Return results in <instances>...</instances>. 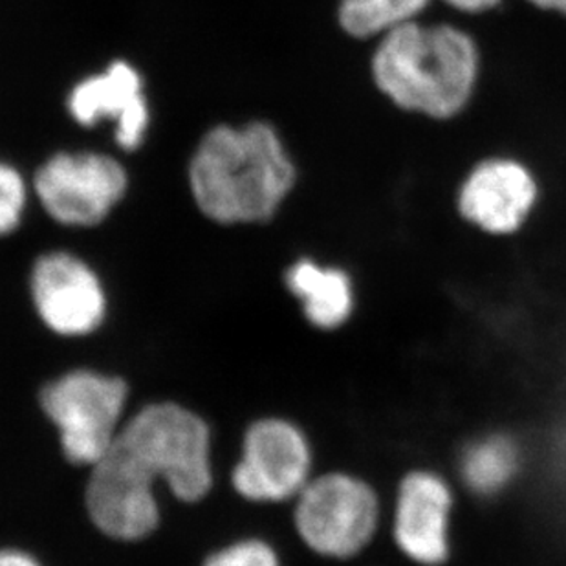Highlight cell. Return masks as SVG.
<instances>
[{"mask_svg": "<svg viewBox=\"0 0 566 566\" xmlns=\"http://www.w3.org/2000/svg\"><path fill=\"white\" fill-rule=\"evenodd\" d=\"M481 72L475 41L449 24L406 22L381 35L373 77L390 102L429 118L448 119L470 103Z\"/></svg>", "mask_w": 566, "mask_h": 566, "instance_id": "cell-2", "label": "cell"}, {"mask_svg": "<svg viewBox=\"0 0 566 566\" xmlns=\"http://www.w3.org/2000/svg\"><path fill=\"white\" fill-rule=\"evenodd\" d=\"M551 460L552 475L566 503V420L557 428L552 440Z\"/></svg>", "mask_w": 566, "mask_h": 566, "instance_id": "cell-18", "label": "cell"}, {"mask_svg": "<svg viewBox=\"0 0 566 566\" xmlns=\"http://www.w3.org/2000/svg\"><path fill=\"white\" fill-rule=\"evenodd\" d=\"M446 2L465 13H482V11L495 8L501 0H446Z\"/></svg>", "mask_w": 566, "mask_h": 566, "instance_id": "cell-20", "label": "cell"}, {"mask_svg": "<svg viewBox=\"0 0 566 566\" xmlns=\"http://www.w3.org/2000/svg\"><path fill=\"white\" fill-rule=\"evenodd\" d=\"M127 191L124 167L111 156L63 153L35 175V192L46 213L64 226H96Z\"/></svg>", "mask_w": 566, "mask_h": 566, "instance_id": "cell-7", "label": "cell"}, {"mask_svg": "<svg viewBox=\"0 0 566 566\" xmlns=\"http://www.w3.org/2000/svg\"><path fill=\"white\" fill-rule=\"evenodd\" d=\"M523 465V451L510 434L493 433L471 442L460 457V475L471 493L495 497L512 486Z\"/></svg>", "mask_w": 566, "mask_h": 566, "instance_id": "cell-14", "label": "cell"}, {"mask_svg": "<svg viewBox=\"0 0 566 566\" xmlns=\"http://www.w3.org/2000/svg\"><path fill=\"white\" fill-rule=\"evenodd\" d=\"M453 492L431 470L409 471L401 479L395 507L396 548L415 566H446L453 556Z\"/></svg>", "mask_w": 566, "mask_h": 566, "instance_id": "cell-10", "label": "cell"}, {"mask_svg": "<svg viewBox=\"0 0 566 566\" xmlns=\"http://www.w3.org/2000/svg\"><path fill=\"white\" fill-rule=\"evenodd\" d=\"M128 389L118 376L70 370L41 390V407L60 431L61 449L75 465L96 464L111 451L124 428Z\"/></svg>", "mask_w": 566, "mask_h": 566, "instance_id": "cell-4", "label": "cell"}, {"mask_svg": "<svg viewBox=\"0 0 566 566\" xmlns=\"http://www.w3.org/2000/svg\"><path fill=\"white\" fill-rule=\"evenodd\" d=\"M116 442L184 503H198L211 492V433L186 407L161 401L139 409Z\"/></svg>", "mask_w": 566, "mask_h": 566, "instance_id": "cell-3", "label": "cell"}, {"mask_svg": "<svg viewBox=\"0 0 566 566\" xmlns=\"http://www.w3.org/2000/svg\"><path fill=\"white\" fill-rule=\"evenodd\" d=\"M286 284L301 301L306 319L319 331H336L354 312L353 279L342 268L301 259L286 272Z\"/></svg>", "mask_w": 566, "mask_h": 566, "instance_id": "cell-13", "label": "cell"}, {"mask_svg": "<svg viewBox=\"0 0 566 566\" xmlns=\"http://www.w3.org/2000/svg\"><path fill=\"white\" fill-rule=\"evenodd\" d=\"M202 566H283V563L266 541L242 539L213 552Z\"/></svg>", "mask_w": 566, "mask_h": 566, "instance_id": "cell-16", "label": "cell"}, {"mask_svg": "<svg viewBox=\"0 0 566 566\" xmlns=\"http://www.w3.org/2000/svg\"><path fill=\"white\" fill-rule=\"evenodd\" d=\"M429 0H342L339 24L358 39L375 38L417 19Z\"/></svg>", "mask_w": 566, "mask_h": 566, "instance_id": "cell-15", "label": "cell"}, {"mask_svg": "<svg viewBox=\"0 0 566 566\" xmlns=\"http://www.w3.org/2000/svg\"><path fill=\"white\" fill-rule=\"evenodd\" d=\"M30 290L39 319L57 336H88L107 315V295L97 273L70 253L39 256Z\"/></svg>", "mask_w": 566, "mask_h": 566, "instance_id": "cell-9", "label": "cell"}, {"mask_svg": "<svg viewBox=\"0 0 566 566\" xmlns=\"http://www.w3.org/2000/svg\"><path fill=\"white\" fill-rule=\"evenodd\" d=\"M294 501L295 530L306 548L323 559H356L378 532V493L350 473L315 476Z\"/></svg>", "mask_w": 566, "mask_h": 566, "instance_id": "cell-5", "label": "cell"}, {"mask_svg": "<svg viewBox=\"0 0 566 566\" xmlns=\"http://www.w3.org/2000/svg\"><path fill=\"white\" fill-rule=\"evenodd\" d=\"M539 188L528 167L512 158L482 161L465 178L459 211L492 235H512L523 228L537 203Z\"/></svg>", "mask_w": 566, "mask_h": 566, "instance_id": "cell-11", "label": "cell"}, {"mask_svg": "<svg viewBox=\"0 0 566 566\" xmlns=\"http://www.w3.org/2000/svg\"><path fill=\"white\" fill-rule=\"evenodd\" d=\"M311 471L312 449L305 433L283 418H262L244 434L231 484L252 503H284L303 492Z\"/></svg>", "mask_w": 566, "mask_h": 566, "instance_id": "cell-6", "label": "cell"}, {"mask_svg": "<svg viewBox=\"0 0 566 566\" xmlns=\"http://www.w3.org/2000/svg\"><path fill=\"white\" fill-rule=\"evenodd\" d=\"M0 566H43L38 557L17 548H4L0 551Z\"/></svg>", "mask_w": 566, "mask_h": 566, "instance_id": "cell-19", "label": "cell"}, {"mask_svg": "<svg viewBox=\"0 0 566 566\" xmlns=\"http://www.w3.org/2000/svg\"><path fill=\"white\" fill-rule=\"evenodd\" d=\"M155 484V479L116 442L91 465L85 492L88 517L111 539H145L160 524Z\"/></svg>", "mask_w": 566, "mask_h": 566, "instance_id": "cell-8", "label": "cell"}, {"mask_svg": "<svg viewBox=\"0 0 566 566\" xmlns=\"http://www.w3.org/2000/svg\"><path fill=\"white\" fill-rule=\"evenodd\" d=\"M70 114L85 127L113 119L119 147L133 150L144 142L149 127V108L138 72L116 61L103 74L81 81L69 97Z\"/></svg>", "mask_w": 566, "mask_h": 566, "instance_id": "cell-12", "label": "cell"}, {"mask_svg": "<svg viewBox=\"0 0 566 566\" xmlns=\"http://www.w3.org/2000/svg\"><path fill=\"white\" fill-rule=\"evenodd\" d=\"M530 2L541 10L559 11L566 15V0H530Z\"/></svg>", "mask_w": 566, "mask_h": 566, "instance_id": "cell-21", "label": "cell"}, {"mask_svg": "<svg viewBox=\"0 0 566 566\" xmlns=\"http://www.w3.org/2000/svg\"><path fill=\"white\" fill-rule=\"evenodd\" d=\"M189 180L206 217L219 224H255L277 213L294 188L295 169L270 125L217 127L198 145Z\"/></svg>", "mask_w": 566, "mask_h": 566, "instance_id": "cell-1", "label": "cell"}, {"mask_svg": "<svg viewBox=\"0 0 566 566\" xmlns=\"http://www.w3.org/2000/svg\"><path fill=\"white\" fill-rule=\"evenodd\" d=\"M27 206V186L13 167L0 164V237L17 230Z\"/></svg>", "mask_w": 566, "mask_h": 566, "instance_id": "cell-17", "label": "cell"}]
</instances>
